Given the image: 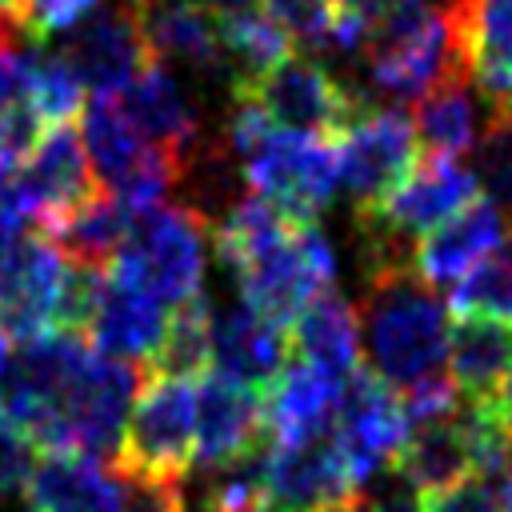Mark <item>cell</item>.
<instances>
[{"label":"cell","mask_w":512,"mask_h":512,"mask_svg":"<svg viewBox=\"0 0 512 512\" xmlns=\"http://www.w3.org/2000/svg\"><path fill=\"white\" fill-rule=\"evenodd\" d=\"M140 368L92 348L84 332L52 328L8 352L0 408L36 452L116 456Z\"/></svg>","instance_id":"1"},{"label":"cell","mask_w":512,"mask_h":512,"mask_svg":"<svg viewBox=\"0 0 512 512\" xmlns=\"http://www.w3.org/2000/svg\"><path fill=\"white\" fill-rule=\"evenodd\" d=\"M356 324L368 372L380 376L396 396L444 376L452 316L440 292L424 284L412 264L364 272V304Z\"/></svg>","instance_id":"2"},{"label":"cell","mask_w":512,"mask_h":512,"mask_svg":"<svg viewBox=\"0 0 512 512\" xmlns=\"http://www.w3.org/2000/svg\"><path fill=\"white\" fill-rule=\"evenodd\" d=\"M224 148L236 156L240 180L252 188V196L268 200L296 224L316 220L336 196L340 172L332 136L280 128L240 96H232L224 120Z\"/></svg>","instance_id":"3"},{"label":"cell","mask_w":512,"mask_h":512,"mask_svg":"<svg viewBox=\"0 0 512 512\" xmlns=\"http://www.w3.org/2000/svg\"><path fill=\"white\" fill-rule=\"evenodd\" d=\"M196 452V384L188 376L148 372L128 408L116 468L136 484H184Z\"/></svg>","instance_id":"4"},{"label":"cell","mask_w":512,"mask_h":512,"mask_svg":"<svg viewBox=\"0 0 512 512\" xmlns=\"http://www.w3.org/2000/svg\"><path fill=\"white\" fill-rule=\"evenodd\" d=\"M212 236V220L192 204H148L132 212L128 240L108 268L136 280L164 304H184L200 296L204 284V244Z\"/></svg>","instance_id":"5"},{"label":"cell","mask_w":512,"mask_h":512,"mask_svg":"<svg viewBox=\"0 0 512 512\" xmlns=\"http://www.w3.org/2000/svg\"><path fill=\"white\" fill-rule=\"evenodd\" d=\"M232 280L240 288V300L268 316L272 324L288 328L292 316L320 292L336 288V252L328 236L308 220L292 224L280 240H272L264 252L232 268Z\"/></svg>","instance_id":"6"},{"label":"cell","mask_w":512,"mask_h":512,"mask_svg":"<svg viewBox=\"0 0 512 512\" xmlns=\"http://www.w3.org/2000/svg\"><path fill=\"white\" fill-rule=\"evenodd\" d=\"M100 184L92 176L88 152L80 132L64 124H48L36 140V148L4 172L0 196L20 216L32 220L40 232H48L56 220H64L72 208H80L88 196H96Z\"/></svg>","instance_id":"7"},{"label":"cell","mask_w":512,"mask_h":512,"mask_svg":"<svg viewBox=\"0 0 512 512\" xmlns=\"http://www.w3.org/2000/svg\"><path fill=\"white\" fill-rule=\"evenodd\" d=\"M232 96L256 104L272 124L336 136L364 104L368 96L344 80H336L320 60L288 52L280 64L260 72L248 84H236Z\"/></svg>","instance_id":"8"},{"label":"cell","mask_w":512,"mask_h":512,"mask_svg":"<svg viewBox=\"0 0 512 512\" xmlns=\"http://www.w3.org/2000/svg\"><path fill=\"white\" fill-rule=\"evenodd\" d=\"M332 144H336L340 184L348 188L356 212L380 204L420 156L412 116L400 108H376V104H364L332 136Z\"/></svg>","instance_id":"9"},{"label":"cell","mask_w":512,"mask_h":512,"mask_svg":"<svg viewBox=\"0 0 512 512\" xmlns=\"http://www.w3.org/2000/svg\"><path fill=\"white\" fill-rule=\"evenodd\" d=\"M476 196H480L476 168H468L460 156L428 152V156H416L408 176L380 204L356 212V228H372L392 240L416 244L428 228H436Z\"/></svg>","instance_id":"10"},{"label":"cell","mask_w":512,"mask_h":512,"mask_svg":"<svg viewBox=\"0 0 512 512\" xmlns=\"http://www.w3.org/2000/svg\"><path fill=\"white\" fill-rule=\"evenodd\" d=\"M408 428L412 424L400 408V396L380 376H372L368 368H356L340 380L336 412H332V440L340 444L356 484H368L376 472L392 468Z\"/></svg>","instance_id":"11"},{"label":"cell","mask_w":512,"mask_h":512,"mask_svg":"<svg viewBox=\"0 0 512 512\" xmlns=\"http://www.w3.org/2000/svg\"><path fill=\"white\" fill-rule=\"evenodd\" d=\"M356 476L332 432L276 444L268 440L260 512H332L356 496Z\"/></svg>","instance_id":"12"},{"label":"cell","mask_w":512,"mask_h":512,"mask_svg":"<svg viewBox=\"0 0 512 512\" xmlns=\"http://www.w3.org/2000/svg\"><path fill=\"white\" fill-rule=\"evenodd\" d=\"M60 52L92 96L124 92V84L152 60L140 32L136 0H100L68 28Z\"/></svg>","instance_id":"13"},{"label":"cell","mask_w":512,"mask_h":512,"mask_svg":"<svg viewBox=\"0 0 512 512\" xmlns=\"http://www.w3.org/2000/svg\"><path fill=\"white\" fill-rule=\"evenodd\" d=\"M120 112L128 116V124L156 148H164L176 160V172L184 176V168L208 148L204 140V124H200V108L192 104L188 88L172 76L168 64L148 60L128 84L124 92H116ZM176 176V184H180Z\"/></svg>","instance_id":"14"},{"label":"cell","mask_w":512,"mask_h":512,"mask_svg":"<svg viewBox=\"0 0 512 512\" xmlns=\"http://www.w3.org/2000/svg\"><path fill=\"white\" fill-rule=\"evenodd\" d=\"M64 272L68 260L44 232L12 240V248L0 256V324L8 340L24 344L56 328Z\"/></svg>","instance_id":"15"},{"label":"cell","mask_w":512,"mask_h":512,"mask_svg":"<svg viewBox=\"0 0 512 512\" xmlns=\"http://www.w3.org/2000/svg\"><path fill=\"white\" fill-rule=\"evenodd\" d=\"M508 236H512V216L496 200L476 196L472 204H464L460 212H452L412 244V272L432 288H452L480 260H488Z\"/></svg>","instance_id":"16"},{"label":"cell","mask_w":512,"mask_h":512,"mask_svg":"<svg viewBox=\"0 0 512 512\" xmlns=\"http://www.w3.org/2000/svg\"><path fill=\"white\" fill-rule=\"evenodd\" d=\"M512 108L496 104L492 96H484L476 88V80L456 64L452 72H444L424 96H416L412 108V128L416 140L428 152L440 156H464L476 152V144L508 116Z\"/></svg>","instance_id":"17"},{"label":"cell","mask_w":512,"mask_h":512,"mask_svg":"<svg viewBox=\"0 0 512 512\" xmlns=\"http://www.w3.org/2000/svg\"><path fill=\"white\" fill-rule=\"evenodd\" d=\"M456 64L484 96L512 108V0H440Z\"/></svg>","instance_id":"18"},{"label":"cell","mask_w":512,"mask_h":512,"mask_svg":"<svg viewBox=\"0 0 512 512\" xmlns=\"http://www.w3.org/2000/svg\"><path fill=\"white\" fill-rule=\"evenodd\" d=\"M168 324V304L144 292L136 280H128L116 268H104L100 296L88 320V340L96 352L128 364H148Z\"/></svg>","instance_id":"19"},{"label":"cell","mask_w":512,"mask_h":512,"mask_svg":"<svg viewBox=\"0 0 512 512\" xmlns=\"http://www.w3.org/2000/svg\"><path fill=\"white\" fill-rule=\"evenodd\" d=\"M136 12H140V32L152 60L168 68H184L200 80L204 76L228 80L212 8L196 0H136Z\"/></svg>","instance_id":"20"},{"label":"cell","mask_w":512,"mask_h":512,"mask_svg":"<svg viewBox=\"0 0 512 512\" xmlns=\"http://www.w3.org/2000/svg\"><path fill=\"white\" fill-rule=\"evenodd\" d=\"M32 512H124L128 480L84 452H40L28 472Z\"/></svg>","instance_id":"21"},{"label":"cell","mask_w":512,"mask_h":512,"mask_svg":"<svg viewBox=\"0 0 512 512\" xmlns=\"http://www.w3.org/2000/svg\"><path fill=\"white\" fill-rule=\"evenodd\" d=\"M208 364L216 376L264 392L268 380L288 364V332L248 308L244 300L212 312V352Z\"/></svg>","instance_id":"22"},{"label":"cell","mask_w":512,"mask_h":512,"mask_svg":"<svg viewBox=\"0 0 512 512\" xmlns=\"http://www.w3.org/2000/svg\"><path fill=\"white\" fill-rule=\"evenodd\" d=\"M336 392L340 380L324 376L308 360L284 364L268 388L260 392V424L264 436L276 444H296L332 432V412H336Z\"/></svg>","instance_id":"23"},{"label":"cell","mask_w":512,"mask_h":512,"mask_svg":"<svg viewBox=\"0 0 512 512\" xmlns=\"http://www.w3.org/2000/svg\"><path fill=\"white\" fill-rule=\"evenodd\" d=\"M264 436L260 424V396L244 384L224 376H204L196 384V452L192 464L212 472L240 452H248Z\"/></svg>","instance_id":"24"},{"label":"cell","mask_w":512,"mask_h":512,"mask_svg":"<svg viewBox=\"0 0 512 512\" xmlns=\"http://www.w3.org/2000/svg\"><path fill=\"white\" fill-rule=\"evenodd\" d=\"M512 372V320L456 312L448 328V380L468 404H492Z\"/></svg>","instance_id":"25"},{"label":"cell","mask_w":512,"mask_h":512,"mask_svg":"<svg viewBox=\"0 0 512 512\" xmlns=\"http://www.w3.org/2000/svg\"><path fill=\"white\" fill-rule=\"evenodd\" d=\"M288 348H296V360H308L332 380H344L360 368V324L356 308L336 292L312 296L288 324Z\"/></svg>","instance_id":"26"},{"label":"cell","mask_w":512,"mask_h":512,"mask_svg":"<svg viewBox=\"0 0 512 512\" xmlns=\"http://www.w3.org/2000/svg\"><path fill=\"white\" fill-rule=\"evenodd\" d=\"M128 224H132V208H124L116 196L100 188L80 208H72L64 220H56L44 236L56 244V252L68 264L108 268L128 240Z\"/></svg>","instance_id":"27"},{"label":"cell","mask_w":512,"mask_h":512,"mask_svg":"<svg viewBox=\"0 0 512 512\" xmlns=\"http://www.w3.org/2000/svg\"><path fill=\"white\" fill-rule=\"evenodd\" d=\"M216 32H220V52L228 64V92L236 84L256 80L272 64H280L292 52V40L256 8H228L216 12Z\"/></svg>","instance_id":"28"},{"label":"cell","mask_w":512,"mask_h":512,"mask_svg":"<svg viewBox=\"0 0 512 512\" xmlns=\"http://www.w3.org/2000/svg\"><path fill=\"white\" fill-rule=\"evenodd\" d=\"M208 352H212V308L204 296H192V300L176 304V312L168 316L164 336L144 368L192 380L196 372L208 368Z\"/></svg>","instance_id":"29"},{"label":"cell","mask_w":512,"mask_h":512,"mask_svg":"<svg viewBox=\"0 0 512 512\" xmlns=\"http://www.w3.org/2000/svg\"><path fill=\"white\" fill-rule=\"evenodd\" d=\"M28 100L44 124H64L84 108V84L64 60V52L32 44L28 52Z\"/></svg>","instance_id":"30"},{"label":"cell","mask_w":512,"mask_h":512,"mask_svg":"<svg viewBox=\"0 0 512 512\" xmlns=\"http://www.w3.org/2000/svg\"><path fill=\"white\" fill-rule=\"evenodd\" d=\"M264 16L292 40V44H304L308 52H328L332 56V24H336V12L328 0H260Z\"/></svg>","instance_id":"31"},{"label":"cell","mask_w":512,"mask_h":512,"mask_svg":"<svg viewBox=\"0 0 512 512\" xmlns=\"http://www.w3.org/2000/svg\"><path fill=\"white\" fill-rule=\"evenodd\" d=\"M476 176L480 188H488V200L512 216V112L476 144Z\"/></svg>","instance_id":"32"},{"label":"cell","mask_w":512,"mask_h":512,"mask_svg":"<svg viewBox=\"0 0 512 512\" xmlns=\"http://www.w3.org/2000/svg\"><path fill=\"white\" fill-rule=\"evenodd\" d=\"M100 0H20V28L32 44H44L56 32H68Z\"/></svg>","instance_id":"33"},{"label":"cell","mask_w":512,"mask_h":512,"mask_svg":"<svg viewBox=\"0 0 512 512\" xmlns=\"http://www.w3.org/2000/svg\"><path fill=\"white\" fill-rule=\"evenodd\" d=\"M420 512H504V508H500V496H496V488L488 480L464 476V480H456L448 488L424 492Z\"/></svg>","instance_id":"34"},{"label":"cell","mask_w":512,"mask_h":512,"mask_svg":"<svg viewBox=\"0 0 512 512\" xmlns=\"http://www.w3.org/2000/svg\"><path fill=\"white\" fill-rule=\"evenodd\" d=\"M372 496L360 500L364 512H420V500H416V488L408 480L396 476V468H384L372 476Z\"/></svg>","instance_id":"35"},{"label":"cell","mask_w":512,"mask_h":512,"mask_svg":"<svg viewBox=\"0 0 512 512\" xmlns=\"http://www.w3.org/2000/svg\"><path fill=\"white\" fill-rule=\"evenodd\" d=\"M488 408H492V416L500 420V428L512 436V372H508V380L500 384V392H496V400H492Z\"/></svg>","instance_id":"36"},{"label":"cell","mask_w":512,"mask_h":512,"mask_svg":"<svg viewBox=\"0 0 512 512\" xmlns=\"http://www.w3.org/2000/svg\"><path fill=\"white\" fill-rule=\"evenodd\" d=\"M20 228H24V220L4 204V196H0V256L12 248V240L20 236Z\"/></svg>","instance_id":"37"},{"label":"cell","mask_w":512,"mask_h":512,"mask_svg":"<svg viewBox=\"0 0 512 512\" xmlns=\"http://www.w3.org/2000/svg\"><path fill=\"white\" fill-rule=\"evenodd\" d=\"M496 496H500V508L512 512V468L500 472V480H496Z\"/></svg>","instance_id":"38"},{"label":"cell","mask_w":512,"mask_h":512,"mask_svg":"<svg viewBox=\"0 0 512 512\" xmlns=\"http://www.w3.org/2000/svg\"><path fill=\"white\" fill-rule=\"evenodd\" d=\"M196 4H204V8H212V12H228V8H248L252 0H196Z\"/></svg>","instance_id":"39"},{"label":"cell","mask_w":512,"mask_h":512,"mask_svg":"<svg viewBox=\"0 0 512 512\" xmlns=\"http://www.w3.org/2000/svg\"><path fill=\"white\" fill-rule=\"evenodd\" d=\"M4 364H8V332L0 324V372H4Z\"/></svg>","instance_id":"40"},{"label":"cell","mask_w":512,"mask_h":512,"mask_svg":"<svg viewBox=\"0 0 512 512\" xmlns=\"http://www.w3.org/2000/svg\"><path fill=\"white\" fill-rule=\"evenodd\" d=\"M0 180H4V168H0Z\"/></svg>","instance_id":"41"}]
</instances>
